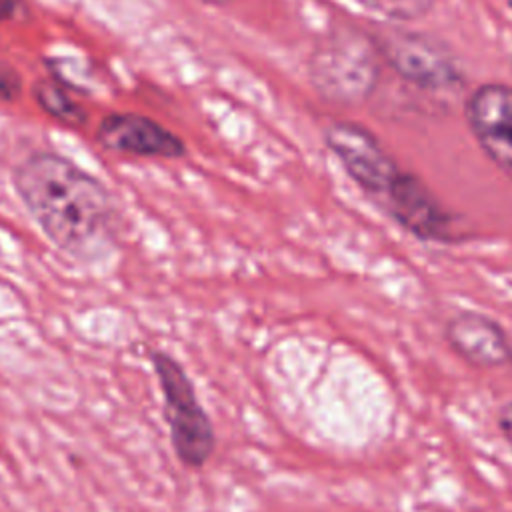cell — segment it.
<instances>
[{
  "instance_id": "6da1fadb",
  "label": "cell",
  "mask_w": 512,
  "mask_h": 512,
  "mask_svg": "<svg viewBox=\"0 0 512 512\" xmlns=\"http://www.w3.org/2000/svg\"><path fill=\"white\" fill-rule=\"evenodd\" d=\"M12 184L42 234L66 256L96 262L114 248L118 206L110 190L74 160L34 150L14 166Z\"/></svg>"
},
{
  "instance_id": "7a4b0ae2",
  "label": "cell",
  "mask_w": 512,
  "mask_h": 512,
  "mask_svg": "<svg viewBox=\"0 0 512 512\" xmlns=\"http://www.w3.org/2000/svg\"><path fill=\"white\" fill-rule=\"evenodd\" d=\"M322 136L356 188L406 234L426 244L466 240L460 216L418 174L402 168L370 128L356 120H334Z\"/></svg>"
},
{
  "instance_id": "3957f363",
  "label": "cell",
  "mask_w": 512,
  "mask_h": 512,
  "mask_svg": "<svg viewBox=\"0 0 512 512\" xmlns=\"http://www.w3.org/2000/svg\"><path fill=\"white\" fill-rule=\"evenodd\" d=\"M382 58L372 32L354 24H336L314 44L308 78L314 92L328 104L352 108L376 90Z\"/></svg>"
},
{
  "instance_id": "277c9868",
  "label": "cell",
  "mask_w": 512,
  "mask_h": 512,
  "mask_svg": "<svg viewBox=\"0 0 512 512\" xmlns=\"http://www.w3.org/2000/svg\"><path fill=\"white\" fill-rule=\"evenodd\" d=\"M150 364L160 388L172 450L184 468L202 470L216 450V432L198 400L196 386L186 368L166 350H150Z\"/></svg>"
},
{
  "instance_id": "5b68a950",
  "label": "cell",
  "mask_w": 512,
  "mask_h": 512,
  "mask_svg": "<svg viewBox=\"0 0 512 512\" xmlns=\"http://www.w3.org/2000/svg\"><path fill=\"white\" fill-rule=\"evenodd\" d=\"M382 64L402 82L428 94H458L466 74L456 54L436 36L388 26L374 32Z\"/></svg>"
},
{
  "instance_id": "8992f818",
  "label": "cell",
  "mask_w": 512,
  "mask_h": 512,
  "mask_svg": "<svg viewBox=\"0 0 512 512\" xmlns=\"http://www.w3.org/2000/svg\"><path fill=\"white\" fill-rule=\"evenodd\" d=\"M464 120L484 156L512 180V84L474 86L464 98Z\"/></svg>"
},
{
  "instance_id": "52a82bcc",
  "label": "cell",
  "mask_w": 512,
  "mask_h": 512,
  "mask_svg": "<svg viewBox=\"0 0 512 512\" xmlns=\"http://www.w3.org/2000/svg\"><path fill=\"white\" fill-rule=\"evenodd\" d=\"M96 142L114 154L136 158H162L176 160L186 156L184 140L138 112H110L96 128Z\"/></svg>"
},
{
  "instance_id": "ba28073f",
  "label": "cell",
  "mask_w": 512,
  "mask_h": 512,
  "mask_svg": "<svg viewBox=\"0 0 512 512\" xmlns=\"http://www.w3.org/2000/svg\"><path fill=\"white\" fill-rule=\"evenodd\" d=\"M444 340L448 348L474 368L512 366V340L504 326L476 310L452 314L444 324Z\"/></svg>"
},
{
  "instance_id": "9c48e42d",
  "label": "cell",
  "mask_w": 512,
  "mask_h": 512,
  "mask_svg": "<svg viewBox=\"0 0 512 512\" xmlns=\"http://www.w3.org/2000/svg\"><path fill=\"white\" fill-rule=\"evenodd\" d=\"M32 94L36 104L44 110V114H48L56 122L68 128H80L86 124V108L72 96L70 88L64 86L60 80L40 78L34 82Z\"/></svg>"
},
{
  "instance_id": "30bf717a",
  "label": "cell",
  "mask_w": 512,
  "mask_h": 512,
  "mask_svg": "<svg viewBox=\"0 0 512 512\" xmlns=\"http://www.w3.org/2000/svg\"><path fill=\"white\" fill-rule=\"evenodd\" d=\"M368 10L392 20V22H414L424 18L436 4V0H358Z\"/></svg>"
},
{
  "instance_id": "8fae6325",
  "label": "cell",
  "mask_w": 512,
  "mask_h": 512,
  "mask_svg": "<svg viewBox=\"0 0 512 512\" xmlns=\"http://www.w3.org/2000/svg\"><path fill=\"white\" fill-rule=\"evenodd\" d=\"M22 94V76L10 64L0 60V104H12Z\"/></svg>"
},
{
  "instance_id": "7c38bea8",
  "label": "cell",
  "mask_w": 512,
  "mask_h": 512,
  "mask_svg": "<svg viewBox=\"0 0 512 512\" xmlns=\"http://www.w3.org/2000/svg\"><path fill=\"white\" fill-rule=\"evenodd\" d=\"M496 426L504 440L508 442V446L512 448V400L500 404V408L496 410Z\"/></svg>"
},
{
  "instance_id": "4fadbf2b",
  "label": "cell",
  "mask_w": 512,
  "mask_h": 512,
  "mask_svg": "<svg viewBox=\"0 0 512 512\" xmlns=\"http://www.w3.org/2000/svg\"><path fill=\"white\" fill-rule=\"evenodd\" d=\"M16 6H18L16 0H0V22L12 18L16 12Z\"/></svg>"
},
{
  "instance_id": "5bb4252c",
  "label": "cell",
  "mask_w": 512,
  "mask_h": 512,
  "mask_svg": "<svg viewBox=\"0 0 512 512\" xmlns=\"http://www.w3.org/2000/svg\"><path fill=\"white\" fill-rule=\"evenodd\" d=\"M200 2L210 4V6H228V4H232L234 0H200Z\"/></svg>"
}]
</instances>
